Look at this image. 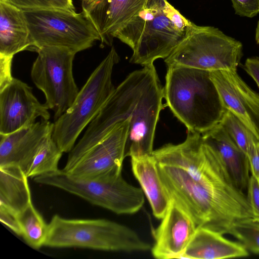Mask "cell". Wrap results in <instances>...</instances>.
Listing matches in <instances>:
<instances>
[{
	"label": "cell",
	"mask_w": 259,
	"mask_h": 259,
	"mask_svg": "<svg viewBox=\"0 0 259 259\" xmlns=\"http://www.w3.org/2000/svg\"><path fill=\"white\" fill-rule=\"evenodd\" d=\"M246 156L251 176L259 182V142L254 145Z\"/></svg>",
	"instance_id": "cell-33"
},
{
	"label": "cell",
	"mask_w": 259,
	"mask_h": 259,
	"mask_svg": "<svg viewBox=\"0 0 259 259\" xmlns=\"http://www.w3.org/2000/svg\"><path fill=\"white\" fill-rule=\"evenodd\" d=\"M132 171L141 185L154 216L161 220L171 199L161 180L157 162L151 154L131 157Z\"/></svg>",
	"instance_id": "cell-22"
},
{
	"label": "cell",
	"mask_w": 259,
	"mask_h": 259,
	"mask_svg": "<svg viewBox=\"0 0 259 259\" xmlns=\"http://www.w3.org/2000/svg\"><path fill=\"white\" fill-rule=\"evenodd\" d=\"M233 236L249 251L259 254V219L254 217L237 221L225 234Z\"/></svg>",
	"instance_id": "cell-27"
},
{
	"label": "cell",
	"mask_w": 259,
	"mask_h": 259,
	"mask_svg": "<svg viewBox=\"0 0 259 259\" xmlns=\"http://www.w3.org/2000/svg\"><path fill=\"white\" fill-rule=\"evenodd\" d=\"M203 141L217 153L236 186L244 192L250 177L246 155L232 140L219 123L201 134Z\"/></svg>",
	"instance_id": "cell-19"
},
{
	"label": "cell",
	"mask_w": 259,
	"mask_h": 259,
	"mask_svg": "<svg viewBox=\"0 0 259 259\" xmlns=\"http://www.w3.org/2000/svg\"><path fill=\"white\" fill-rule=\"evenodd\" d=\"M246 190V197L253 217L259 219V182L251 175L249 178Z\"/></svg>",
	"instance_id": "cell-30"
},
{
	"label": "cell",
	"mask_w": 259,
	"mask_h": 259,
	"mask_svg": "<svg viewBox=\"0 0 259 259\" xmlns=\"http://www.w3.org/2000/svg\"><path fill=\"white\" fill-rule=\"evenodd\" d=\"M32 203L28 177L18 166L0 167V205L18 214Z\"/></svg>",
	"instance_id": "cell-23"
},
{
	"label": "cell",
	"mask_w": 259,
	"mask_h": 259,
	"mask_svg": "<svg viewBox=\"0 0 259 259\" xmlns=\"http://www.w3.org/2000/svg\"><path fill=\"white\" fill-rule=\"evenodd\" d=\"M244 68L252 78L259 89V57L247 58L245 61Z\"/></svg>",
	"instance_id": "cell-34"
},
{
	"label": "cell",
	"mask_w": 259,
	"mask_h": 259,
	"mask_svg": "<svg viewBox=\"0 0 259 259\" xmlns=\"http://www.w3.org/2000/svg\"><path fill=\"white\" fill-rule=\"evenodd\" d=\"M38 117L49 120L50 112L26 83L13 77L0 89V134H8L29 126Z\"/></svg>",
	"instance_id": "cell-14"
},
{
	"label": "cell",
	"mask_w": 259,
	"mask_h": 259,
	"mask_svg": "<svg viewBox=\"0 0 259 259\" xmlns=\"http://www.w3.org/2000/svg\"><path fill=\"white\" fill-rule=\"evenodd\" d=\"M225 108L238 117L259 141V95L242 79L237 70L210 72Z\"/></svg>",
	"instance_id": "cell-15"
},
{
	"label": "cell",
	"mask_w": 259,
	"mask_h": 259,
	"mask_svg": "<svg viewBox=\"0 0 259 259\" xmlns=\"http://www.w3.org/2000/svg\"><path fill=\"white\" fill-rule=\"evenodd\" d=\"M12 57L0 56V89L9 83L13 78L11 74Z\"/></svg>",
	"instance_id": "cell-32"
},
{
	"label": "cell",
	"mask_w": 259,
	"mask_h": 259,
	"mask_svg": "<svg viewBox=\"0 0 259 259\" xmlns=\"http://www.w3.org/2000/svg\"><path fill=\"white\" fill-rule=\"evenodd\" d=\"M191 22L167 0H149L115 38L133 50L131 62L149 66L171 53Z\"/></svg>",
	"instance_id": "cell-3"
},
{
	"label": "cell",
	"mask_w": 259,
	"mask_h": 259,
	"mask_svg": "<svg viewBox=\"0 0 259 259\" xmlns=\"http://www.w3.org/2000/svg\"><path fill=\"white\" fill-rule=\"evenodd\" d=\"M155 72L153 64L144 66L131 73L115 88L73 148L72 153L76 158H81L101 142L117 123L131 116L145 87Z\"/></svg>",
	"instance_id": "cell-11"
},
{
	"label": "cell",
	"mask_w": 259,
	"mask_h": 259,
	"mask_svg": "<svg viewBox=\"0 0 259 259\" xmlns=\"http://www.w3.org/2000/svg\"><path fill=\"white\" fill-rule=\"evenodd\" d=\"M164 90L155 72L145 87L131 116L125 157L151 155L157 121L162 104Z\"/></svg>",
	"instance_id": "cell-12"
},
{
	"label": "cell",
	"mask_w": 259,
	"mask_h": 259,
	"mask_svg": "<svg viewBox=\"0 0 259 259\" xmlns=\"http://www.w3.org/2000/svg\"><path fill=\"white\" fill-rule=\"evenodd\" d=\"M220 123L246 155L259 142L254 134L228 110L225 111Z\"/></svg>",
	"instance_id": "cell-26"
},
{
	"label": "cell",
	"mask_w": 259,
	"mask_h": 259,
	"mask_svg": "<svg viewBox=\"0 0 259 259\" xmlns=\"http://www.w3.org/2000/svg\"><path fill=\"white\" fill-rule=\"evenodd\" d=\"M255 39L257 44H259V20L257 22V25L255 31Z\"/></svg>",
	"instance_id": "cell-35"
},
{
	"label": "cell",
	"mask_w": 259,
	"mask_h": 259,
	"mask_svg": "<svg viewBox=\"0 0 259 259\" xmlns=\"http://www.w3.org/2000/svg\"><path fill=\"white\" fill-rule=\"evenodd\" d=\"M0 220L15 233L21 236L22 232L17 214L2 205H0Z\"/></svg>",
	"instance_id": "cell-31"
},
{
	"label": "cell",
	"mask_w": 259,
	"mask_h": 259,
	"mask_svg": "<svg viewBox=\"0 0 259 259\" xmlns=\"http://www.w3.org/2000/svg\"><path fill=\"white\" fill-rule=\"evenodd\" d=\"M158 163L180 168L194 180L219 189H238L214 150L203 141L202 135L189 132L186 140L166 144L154 150Z\"/></svg>",
	"instance_id": "cell-9"
},
{
	"label": "cell",
	"mask_w": 259,
	"mask_h": 259,
	"mask_svg": "<svg viewBox=\"0 0 259 259\" xmlns=\"http://www.w3.org/2000/svg\"><path fill=\"white\" fill-rule=\"evenodd\" d=\"M119 57L114 47L92 72L72 105L54 123L52 138L63 152H69L84 127L97 115L115 88L114 66Z\"/></svg>",
	"instance_id": "cell-5"
},
{
	"label": "cell",
	"mask_w": 259,
	"mask_h": 259,
	"mask_svg": "<svg viewBox=\"0 0 259 259\" xmlns=\"http://www.w3.org/2000/svg\"><path fill=\"white\" fill-rule=\"evenodd\" d=\"M235 14L252 18L259 14V0H231Z\"/></svg>",
	"instance_id": "cell-29"
},
{
	"label": "cell",
	"mask_w": 259,
	"mask_h": 259,
	"mask_svg": "<svg viewBox=\"0 0 259 259\" xmlns=\"http://www.w3.org/2000/svg\"><path fill=\"white\" fill-rule=\"evenodd\" d=\"M157 164L170 197L189 215L197 227L224 235L235 222L253 217L244 192L211 188L194 180L180 168Z\"/></svg>",
	"instance_id": "cell-1"
},
{
	"label": "cell",
	"mask_w": 259,
	"mask_h": 259,
	"mask_svg": "<svg viewBox=\"0 0 259 259\" xmlns=\"http://www.w3.org/2000/svg\"><path fill=\"white\" fill-rule=\"evenodd\" d=\"M22 235L31 247L44 246L48 234V224L34 208L32 202L18 214Z\"/></svg>",
	"instance_id": "cell-24"
},
{
	"label": "cell",
	"mask_w": 259,
	"mask_h": 259,
	"mask_svg": "<svg viewBox=\"0 0 259 259\" xmlns=\"http://www.w3.org/2000/svg\"><path fill=\"white\" fill-rule=\"evenodd\" d=\"M149 0H81L82 12L98 31L101 47L111 46L117 33Z\"/></svg>",
	"instance_id": "cell-16"
},
{
	"label": "cell",
	"mask_w": 259,
	"mask_h": 259,
	"mask_svg": "<svg viewBox=\"0 0 259 259\" xmlns=\"http://www.w3.org/2000/svg\"><path fill=\"white\" fill-rule=\"evenodd\" d=\"M63 152L49 136L35 155L26 176L34 178L58 170V163Z\"/></svg>",
	"instance_id": "cell-25"
},
{
	"label": "cell",
	"mask_w": 259,
	"mask_h": 259,
	"mask_svg": "<svg viewBox=\"0 0 259 259\" xmlns=\"http://www.w3.org/2000/svg\"><path fill=\"white\" fill-rule=\"evenodd\" d=\"M161 220L152 230V255L158 259L181 258L196 230L195 222L172 199Z\"/></svg>",
	"instance_id": "cell-17"
},
{
	"label": "cell",
	"mask_w": 259,
	"mask_h": 259,
	"mask_svg": "<svg viewBox=\"0 0 259 259\" xmlns=\"http://www.w3.org/2000/svg\"><path fill=\"white\" fill-rule=\"evenodd\" d=\"M35 51L38 56L32 65L31 77L44 93V105L54 111L55 121L71 107L79 92L72 69L76 53L57 47H44Z\"/></svg>",
	"instance_id": "cell-10"
},
{
	"label": "cell",
	"mask_w": 259,
	"mask_h": 259,
	"mask_svg": "<svg viewBox=\"0 0 259 259\" xmlns=\"http://www.w3.org/2000/svg\"><path fill=\"white\" fill-rule=\"evenodd\" d=\"M131 116L117 123L66 174L76 178L94 180L121 171Z\"/></svg>",
	"instance_id": "cell-13"
},
{
	"label": "cell",
	"mask_w": 259,
	"mask_h": 259,
	"mask_svg": "<svg viewBox=\"0 0 259 259\" xmlns=\"http://www.w3.org/2000/svg\"><path fill=\"white\" fill-rule=\"evenodd\" d=\"M34 181L62 189L118 214L136 213L145 202L142 189L127 183L121 171L91 180L74 178L59 169L36 177Z\"/></svg>",
	"instance_id": "cell-7"
},
{
	"label": "cell",
	"mask_w": 259,
	"mask_h": 259,
	"mask_svg": "<svg viewBox=\"0 0 259 259\" xmlns=\"http://www.w3.org/2000/svg\"><path fill=\"white\" fill-rule=\"evenodd\" d=\"M243 55L242 43L218 28L191 22L178 46L166 58L167 66H182L209 72L237 70Z\"/></svg>",
	"instance_id": "cell-6"
},
{
	"label": "cell",
	"mask_w": 259,
	"mask_h": 259,
	"mask_svg": "<svg viewBox=\"0 0 259 259\" xmlns=\"http://www.w3.org/2000/svg\"><path fill=\"white\" fill-rule=\"evenodd\" d=\"M167 67L163 88L165 106L190 132L202 134L218 125L226 109L210 72Z\"/></svg>",
	"instance_id": "cell-2"
},
{
	"label": "cell",
	"mask_w": 259,
	"mask_h": 259,
	"mask_svg": "<svg viewBox=\"0 0 259 259\" xmlns=\"http://www.w3.org/2000/svg\"><path fill=\"white\" fill-rule=\"evenodd\" d=\"M23 10L62 9L75 11L72 0H0Z\"/></svg>",
	"instance_id": "cell-28"
},
{
	"label": "cell",
	"mask_w": 259,
	"mask_h": 259,
	"mask_svg": "<svg viewBox=\"0 0 259 259\" xmlns=\"http://www.w3.org/2000/svg\"><path fill=\"white\" fill-rule=\"evenodd\" d=\"M54 123L41 120L8 134H0V167L16 166L26 174L47 138Z\"/></svg>",
	"instance_id": "cell-18"
},
{
	"label": "cell",
	"mask_w": 259,
	"mask_h": 259,
	"mask_svg": "<svg viewBox=\"0 0 259 259\" xmlns=\"http://www.w3.org/2000/svg\"><path fill=\"white\" fill-rule=\"evenodd\" d=\"M248 254V251L239 242L227 239L219 232L197 227L181 258L222 259Z\"/></svg>",
	"instance_id": "cell-20"
},
{
	"label": "cell",
	"mask_w": 259,
	"mask_h": 259,
	"mask_svg": "<svg viewBox=\"0 0 259 259\" xmlns=\"http://www.w3.org/2000/svg\"><path fill=\"white\" fill-rule=\"evenodd\" d=\"M32 43L24 11L0 1V56L12 57L31 50Z\"/></svg>",
	"instance_id": "cell-21"
},
{
	"label": "cell",
	"mask_w": 259,
	"mask_h": 259,
	"mask_svg": "<svg viewBox=\"0 0 259 259\" xmlns=\"http://www.w3.org/2000/svg\"><path fill=\"white\" fill-rule=\"evenodd\" d=\"M32 43V51L44 47L67 48L76 54L100 40L84 13L62 9L23 10Z\"/></svg>",
	"instance_id": "cell-8"
},
{
	"label": "cell",
	"mask_w": 259,
	"mask_h": 259,
	"mask_svg": "<svg viewBox=\"0 0 259 259\" xmlns=\"http://www.w3.org/2000/svg\"><path fill=\"white\" fill-rule=\"evenodd\" d=\"M44 246L118 252H143L150 244L131 228L106 219H67L54 215Z\"/></svg>",
	"instance_id": "cell-4"
}]
</instances>
